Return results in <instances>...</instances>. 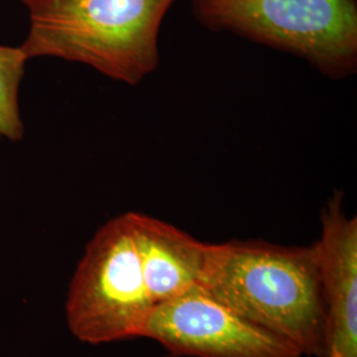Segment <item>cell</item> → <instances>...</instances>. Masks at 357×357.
<instances>
[{"label":"cell","instance_id":"6da1fadb","mask_svg":"<svg viewBox=\"0 0 357 357\" xmlns=\"http://www.w3.org/2000/svg\"><path fill=\"white\" fill-rule=\"evenodd\" d=\"M199 289L236 314L287 339L303 356L330 357L317 243H208Z\"/></svg>","mask_w":357,"mask_h":357},{"label":"cell","instance_id":"7a4b0ae2","mask_svg":"<svg viewBox=\"0 0 357 357\" xmlns=\"http://www.w3.org/2000/svg\"><path fill=\"white\" fill-rule=\"evenodd\" d=\"M175 0H38L20 45L26 60L54 57L138 85L159 64V33Z\"/></svg>","mask_w":357,"mask_h":357},{"label":"cell","instance_id":"3957f363","mask_svg":"<svg viewBox=\"0 0 357 357\" xmlns=\"http://www.w3.org/2000/svg\"><path fill=\"white\" fill-rule=\"evenodd\" d=\"M215 32H231L343 79L357 69V0H192Z\"/></svg>","mask_w":357,"mask_h":357},{"label":"cell","instance_id":"277c9868","mask_svg":"<svg viewBox=\"0 0 357 357\" xmlns=\"http://www.w3.org/2000/svg\"><path fill=\"white\" fill-rule=\"evenodd\" d=\"M153 307L137 212H128L103 224L86 245L69 284L66 323L82 343H114L143 337Z\"/></svg>","mask_w":357,"mask_h":357},{"label":"cell","instance_id":"5b68a950","mask_svg":"<svg viewBox=\"0 0 357 357\" xmlns=\"http://www.w3.org/2000/svg\"><path fill=\"white\" fill-rule=\"evenodd\" d=\"M143 337L178 357H302L274 332L218 303L199 287L153 307Z\"/></svg>","mask_w":357,"mask_h":357},{"label":"cell","instance_id":"8992f818","mask_svg":"<svg viewBox=\"0 0 357 357\" xmlns=\"http://www.w3.org/2000/svg\"><path fill=\"white\" fill-rule=\"evenodd\" d=\"M317 241L330 354L357 357V218L347 216L344 193L335 191L321 211Z\"/></svg>","mask_w":357,"mask_h":357},{"label":"cell","instance_id":"52a82bcc","mask_svg":"<svg viewBox=\"0 0 357 357\" xmlns=\"http://www.w3.org/2000/svg\"><path fill=\"white\" fill-rule=\"evenodd\" d=\"M144 275L153 305L199 287L208 243L166 221L137 212Z\"/></svg>","mask_w":357,"mask_h":357},{"label":"cell","instance_id":"ba28073f","mask_svg":"<svg viewBox=\"0 0 357 357\" xmlns=\"http://www.w3.org/2000/svg\"><path fill=\"white\" fill-rule=\"evenodd\" d=\"M26 61L20 47L0 45V139L19 142L24 137L19 90Z\"/></svg>","mask_w":357,"mask_h":357},{"label":"cell","instance_id":"9c48e42d","mask_svg":"<svg viewBox=\"0 0 357 357\" xmlns=\"http://www.w3.org/2000/svg\"><path fill=\"white\" fill-rule=\"evenodd\" d=\"M24 6H26V8H29L32 4H35L38 0H20Z\"/></svg>","mask_w":357,"mask_h":357},{"label":"cell","instance_id":"30bf717a","mask_svg":"<svg viewBox=\"0 0 357 357\" xmlns=\"http://www.w3.org/2000/svg\"><path fill=\"white\" fill-rule=\"evenodd\" d=\"M160 357H178L176 355H172V354H169V352H167L166 355H163V356Z\"/></svg>","mask_w":357,"mask_h":357},{"label":"cell","instance_id":"8fae6325","mask_svg":"<svg viewBox=\"0 0 357 357\" xmlns=\"http://www.w3.org/2000/svg\"><path fill=\"white\" fill-rule=\"evenodd\" d=\"M330 357H340V356H339V355H337V354H336V352H331V354H330Z\"/></svg>","mask_w":357,"mask_h":357}]
</instances>
